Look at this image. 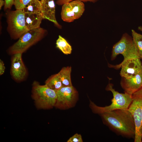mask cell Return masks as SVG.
<instances>
[{"mask_svg":"<svg viewBox=\"0 0 142 142\" xmlns=\"http://www.w3.org/2000/svg\"><path fill=\"white\" fill-rule=\"evenodd\" d=\"M103 123L118 135L134 139L135 123L128 109H117L99 115Z\"/></svg>","mask_w":142,"mask_h":142,"instance_id":"6da1fadb","label":"cell"},{"mask_svg":"<svg viewBox=\"0 0 142 142\" xmlns=\"http://www.w3.org/2000/svg\"><path fill=\"white\" fill-rule=\"evenodd\" d=\"M106 90L111 92L113 98L111 104L104 107L96 105L91 100H89V106L92 112L99 115L117 109H128L132 101V95L126 93H120L113 88V85L109 82L106 86Z\"/></svg>","mask_w":142,"mask_h":142,"instance_id":"7a4b0ae2","label":"cell"},{"mask_svg":"<svg viewBox=\"0 0 142 142\" xmlns=\"http://www.w3.org/2000/svg\"><path fill=\"white\" fill-rule=\"evenodd\" d=\"M32 97L37 108L48 109L55 106L57 95L55 91L46 85H41L34 81L32 84Z\"/></svg>","mask_w":142,"mask_h":142,"instance_id":"3957f363","label":"cell"},{"mask_svg":"<svg viewBox=\"0 0 142 142\" xmlns=\"http://www.w3.org/2000/svg\"><path fill=\"white\" fill-rule=\"evenodd\" d=\"M47 33L46 30L40 27L29 30L9 48L7 50L8 54L11 55L17 53L23 54L43 39Z\"/></svg>","mask_w":142,"mask_h":142,"instance_id":"277c9868","label":"cell"},{"mask_svg":"<svg viewBox=\"0 0 142 142\" xmlns=\"http://www.w3.org/2000/svg\"><path fill=\"white\" fill-rule=\"evenodd\" d=\"M7 31L12 39H18L29 30L25 21V13L22 10H7Z\"/></svg>","mask_w":142,"mask_h":142,"instance_id":"5b68a950","label":"cell"},{"mask_svg":"<svg viewBox=\"0 0 142 142\" xmlns=\"http://www.w3.org/2000/svg\"><path fill=\"white\" fill-rule=\"evenodd\" d=\"M119 54L124 57L122 62L131 58H140L132 37L126 33L123 34L120 40L113 45L111 56V60H114Z\"/></svg>","mask_w":142,"mask_h":142,"instance_id":"8992f818","label":"cell"},{"mask_svg":"<svg viewBox=\"0 0 142 142\" xmlns=\"http://www.w3.org/2000/svg\"><path fill=\"white\" fill-rule=\"evenodd\" d=\"M128 109L134 119L135 128L134 142H142V88L132 95Z\"/></svg>","mask_w":142,"mask_h":142,"instance_id":"52a82bcc","label":"cell"},{"mask_svg":"<svg viewBox=\"0 0 142 142\" xmlns=\"http://www.w3.org/2000/svg\"><path fill=\"white\" fill-rule=\"evenodd\" d=\"M56 92L57 98L55 107L65 110L75 106L78 99V93L73 86L62 87Z\"/></svg>","mask_w":142,"mask_h":142,"instance_id":"ba28073f","label":"cell"},{"mask_svg":"<svg viewBox=\"0 0 142 142\" xmlns=\"http://www.w3.org/2000/svg\"><path fill=\"white\" fill-rule=\"evenodd\" d=\"M84 10L85 5L83 2L79 0H73L62 5L61 18L64 21L72 22L79 18Z\"/></svg>","mask_w":142,"mask_h":142,"instance_id":"9c48e42d","label":"cell"},{"mask_svg":"<svg viewBox=\"0 0 142 142\" xmlns=\"http://www.w3.org/2000/svg\"><path fill=\"white\" fill-rule=\"evenodd\" d=\"M139 58H132L116 65H110L115 69L121 68L120 74L121 77L126 79L133 77L142 70V63Z\"/></svg>","mask_w":142,"mask_h":142,"instance_id":"30bf717a","label":"cell"},{"mask_svg":"<svg viewBox=\"0 0 142 142\" xmlns=\"http://www.w3.org/2000/svg\"><path fill=\"white\" fill-rule=\"evenodd\" d=\"M22 53H17L12 55L10 73L16 82H20L25 79L28 74L27 69L22 58Z\"/></svg>","mask_w":142,"mask_h":142,"instance_id":"8fae6325","label":"cell"},{"mask_svg":"<svg viewBox=\"0 0 142 142\" xmlns=\"http://www.w3.org/2000/svg\"><path fill=\"white\" fill-rule=\"evenodd\" d=\"M120 83L124 92L132 95L142 88V70L133 77H121Z\"/></svg>","mask_w":142,"mask_h":142,"instance_id":"7c38bea8","label":"cell"},{"mask_svg":"<svg viewBox=\"0 0 142 142\" xmlns=\"http://www.w3.org/2000/svg\"><path fill=\"white\" fill-rule=\"evenodd\" d=\"M41 12L43 19L53 23L58 28L61 26L56 20L55 16V6L54 0H40Z\"/></svg>","mask_w":142,"mask_h":142,"instance_id":"4fadbf2b","label":"cell"},{"mask_svg":"<svg viewBox=\"0 0 142 142\" xmlns=\"http://www.w3.org/2000/svg\"><path fill=\"white\" fill-rule=\"evenodd\" d=\"M26 25L29 30L40 27V26L43 19L41 12L25 13Z\"/></svg>","mask_w":142,"mask_h":142,"instance_id":"5bb4252c","label":"cell"},{"mask_svg":"<svg viewBox=\"0 0 142 142\" xmlns=\"http://www.w3.org/2000/svg\"><path fill=\"white\" fill-rule=\"evenodd\" d=\"M71 67H63L58 73L61 81L62 87L73 86L71 77Z\"/></svg>","mask_w":142,"mask_h":142,"instance_id":"9a60e30c","label":"cell"},{"mask_svg":"<svg viewBox=\"0 0 142 142\" xmlns=\"http://www.w3.org/2000/svg\"><path fill=\"white\" fill-rule=\"evenodd\" d=\"M45 84L56 92L62 87L61 81L58 73L49 77L45 81Z\"/></svg>","mask_w":142,"mask_h":142,"instance_id":"2e32d148","label":"cell"},{"mask_svg":"<svg viewBox=\"0 0 142 142\" xmlns=\"http://www.w3.org/2000/svg\"><path fill=\"white\" fill-rule=\"evenodd\" d=\"M41 3L39 0H32L23 8L24 13H37L41 12Z\"/></svg>","mask_w":142,"mask_h":142,"instance_id":"e0dca14e","label":"cell"},{"mask_svg":"<svg viewBox=\"0 0 142 142\" xmlns=\"http://www.w3.org/2000/svg\"><path fill=\"white\" fill-rule=\"evenodd\" d=\"M56 47L65 54L71 53L72 48L71 46L66 40L60 35L56 41Z\"/></svg>","mask_w":142,"mask_h":142,"instance_id":"ac0fdd59","label":"cell"},{"mask_svg":"<svg viewBox=\"0 0 142 142\" xmlns=\"http://www.w3.org/2000/svg\"><path fill=\"white\" fill-rule=\"evenodd\" d=\"M132 37L138 50L140 58L142 59V34L131 30Z\"/></svg>","mask_w":142,"mask_h":142,"instance_id":"d6986e66","label":"cell"},{"mask_svg":"<svg viewBox=\"0 0 142 142\" xmlns=\"http://www.w3.org/2000/svg\"><path fill=\"white\" fill-rule=\"evenodd\" d=\"M32 0H14L13 5L16 10H22Z\"/></svg>","mask_w":142,"mask_h":142,"instance_id":"ffe728a7","label":"cell"},{"mask_svg":"<svg viewBox=\"0 0 142 142\" xmlns=\"http://www.w3.org/2000/svg\"><path fill=\"white\" fill-rule=\"evenodd\" d=\"M67 142H83L81 135L77 133L70 137L67 141Z\"/></svg>","mask_w":142,"mask_h":142,"instance_id":"44dd1931","label":"cell"},{"mask_svg":"<svg viewBox=\"0 0 142 142\" xmlns=\"http://www.w3.org/2000/svg\"><path fill=\"white\" fill-rule=\"evenodd\" d=\"M74 0H57L56 1V4L58 5H62L64 3ZM83 2H89L94 3L99 0H79Z\"/></svg>","mask_w":142,"mask_h":142,"instance_id":"7402d4cb","label":"cell"},{"mask_svg":"<svg viewBox=\"0 0 142 142\" xmlns=\"http://www.w3.org/2000/svg\"><path fill=\"white\" fill-rule=\"evenodd\" d=\"M4 10L5 11L11 9L13 5L14 0H4Z\"/></svg>","mask_w":142,"mask_h":142,"instance_id":"603a6c76","label":"cell"},{"mask_svg":"<svg viewBox=\"0 0 142 142\" xmlns=\"http://www.w3.org/2000/svg\"><path fill=\"white\" fill-rule=\"evenodd\" d=\"M5 69L4 64L3 62L1 59L0 60V75H2L4 73Z\"/></svg>","mask_w":142,"mask_h":142,"instance_id":"cb8c5ba5","label":"cell"},{"mask_svg":"<svg viewBox=\"0 0 142 142\" xmlns=\"http://www.w3.org/2000/svg\"><path fill=\"white\" fill-rule=\"evenodd\" d=\"M5 1L3 0H0V9H1L3 6H4Z\"/></svg>","mask_w":142,"mask_h":142,"instance_id":"d4e9b609","label":"cell"},{"mask_svg":"<svg viewBox=\"0 0 142 142\" xmlns=\"http://www.w3.org/2000/svg\"><path fill=\"white\" fill-rule=\"evenodd\" d=\"M138 30L141 31L142 32V27L141 26H139L138 27Z\"/></svg>","mask_w":142,"mask_h":142,"instance_id":"484cf974","label":"cell"}]
</instances>
